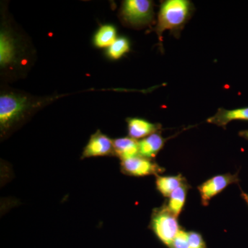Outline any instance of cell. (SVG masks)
Wrapping results in <instances>:
<instances>
[{
    "label": "cell",
    "mask_w": 248,
    "mask_h": 248,
    "mask_svg": "<svg viewBox=\"0 0 248 248\" xmlns=\"http://www.w3.org/2000/svg\"><path fill=\"white\" fill-rule=\"evenodd\" d=\"M190 188L191 186L188 183L184 184L174 190L169 197L167 202H166L171 213L177 217H179L182 213L187 199V192Z\"/></svg>",
    "instance_id": "4fadbf2b"
},
{
    "label": "cell",
    "mask_w": 248,
    "mask_h": 248,
    "mask_svg": "<svg viewBox=\"0 0 248 248\" xmlns=\"http://www.w3.org/2000/svg\"><path fill=\"white\" fill-rule=\"evenodd\" d=\"M188 247V232L181 229L176 237L173 240L169 248H187Z\"/></svg>",
    "instance_id": "ac0fdd59"
},
{
    "label": "cell",
    "mask_w": 248,
    "mask_h": 248,
    "mask_svg": "<svg viewBox=\"0 0 248 248\" xmlns=\"http://www.w3.org/2000/svg\"><path fill=\"white\" fill-rule=\"evenodd\" d=\"M194 9L193 4L188 0H166L161 3L155 29L161 45L165 31H170L174 36L179 35L190 19Z\"/></svg>",
    "instance_id": "6da1fadb"
},
{
    "label": "cell",
    "mask_w": 248,
    "mask_h": 248,
    "mask_svg": "<svg viewBox=\"0 0 248 248\" xmlns=\"http://www.w3.org/2000/svg\"><path fill=\"white\" fill-rule=\"evenodd\" d=\"M239 172L235 174H218L205 181L197 187L202 205L208 206L213 197L223 192L228 186L232 184H239Z\"/></svg>",
    "instance_id": "8992f818"
},
{
    "label": "cell",
    "mask_w": 248,
    "mask_h": 248,
    "mask_svg": "<svg viewBox=\"0 0 248 248\" xmlns=\"http://www.w3.org/2000/svg\"><path fill=\"white\" fill-rule=\"evenodd\" d=\"M241 198L243 199L246 202V203L248 205V193H246V192H244V191L241 190Z\"/></svg>",
    "instance_id": "ffe728a7"
},
{
    "label": "cell",
    "mask_w": 248,
    "mask_h": 248,
    "mask_svg": "<svg viewBox=\"0 0 248 248\" xmlns=\"http://www.w3.org/2000/svg\"><path fill=\"white\" fill-rule=\"evenodd\" d=\"M187 182L182 174L175 176H161L156 177L155 186L158 192L163 197L169 198L171 194L178 187L187 184Z\"/></svg>",
    "instance_id": "8fae6325"
},
{
    "label": "cell",
    "mask_w": 248,
    "mask_h": 248,
    "mask_svg": "<svg viewBox=\"0 0 248 248\" xmlns=\"http://www.w3.org/2000/svg\"><path fill=\"white\" fill-rule=\"evenodd\" d=\"M106 156H115L113 140L98 130L90 138L84 147L81 159Z\"/></svg>",
    "instance_id": "52a82bcc"
},
{
    "label": "cell",
    "mask_w": 248,
    "mask_h": 248,
    "mask_svg": "<svg viewBox=\"0 0 248 248\" xmlns=\"http://www.w3.org/2000/svg\"><path fill=\"white\" fill-rule=\"evenodd\" d=\"M153 5L149 0H126L121 8V17L125 24L131 27H145L154 19Z\"/></svg>",
    "instance_id": "277c9868"
},
{
    "label": "cell",
    "mask_w": 248,
    "mask_h": 248,
    "mask_svg": "<svg viewBox=\"0 0 248 248\" xmlns=\"http://www.w3.org/2000/svg\"><path fill=\"white\" fill-rule=\"evenodd\" d=\"M40 102L25 95L9 93L0 97V127L2 134L9 133Z\"/></svg>",
    "instance_id": "7a4b0ae2"
},
{
    "label": "cell",
    "mask_w": 248,
    "mask_h": 248,
    "mask_svg": "<svg viewBox=\"0 0 248 248\" xmlns=\"http://www.w3.org/2000/svg\"><path fill=\"white\" fill-rule=\"evenodd\" d=\"M120 170L124 174L130 177H143L147 176L160 175L166 171L154 160L143 156H134L128 159L121 160Z\"/></svg>",
    "instance_id": "5b68a950"
},
{
    "label": "cell",
    "mask_w": 248,
    "mask_h": 248,
    "mask_svg": "<svg viewBox=\"0 0 248 248\" xmlns=\"http://www.w3.org/2000/svg\"><path fill=\"white\" fill-rule=\"evenodd\" d=\"M117 31L111 25H104L100 27L94 38V45L99 48L110 47L117 40Z\"/></svg>",
    "instance_id": "9a60e30c"
},
{
    "label": "cell",
    "mask_w": 248,
    "mask_h": 248,
    "mask_svg": "<svg viewBox=\"0 0 248 248\" xmlns=\"http://www.w3.org/2000/svg\"><path fill=\"white\" fill-rule=\"evenodd\" d=\"M166 139L160 133L152 134L139 141L140 155L150 159H154L164 147Z\"/></svg>",
    "instance_id": "30bf717a"
},
{
    "label": "cell",
    "mask_w": 248,
    "mask_h": 248,
    "mask_svg": "<svg viewBox=\"0 0 248 248\" xmlns=\"http://www.w3.org/2000/svg\"><path fill=\"white\" fill-rule=\"evenodd\" d=\"M128 133L130 138L140 140L150 136L152 134L159 133L161 130V124H153L141 118H128L127 120Z\"/></svg>",
    "instance_id": "ba28073f"
},
{
    "label": "cell",
    "mask_w": 248,
    "mask_h": 248,
    "mask_svg": "<svg viewBox=\"0 0 248 248\" xmlns=\"http://www.w3.org/2000/svg\"><path fill=\"white\" fill-rule=\"evenodd\" d=\"M113 145L115 156L120 158V160L140 155L139 141L130 137L115 139L113 140Z\"/></svg>",
    "instance_id": "7c38bea8"
},
{
    "label": "cell",
    "mask_w": 248,
    "mask_h": 248,
    "mask_svg": "<svg viewBox=\"0 0 248 248\" xmlns=\"http://www.w3.org/2000/svg\"><path fill=\"white\" fill-rule=\"evenodd\" d=\"M149 228L156 239L169 248L182 228L178 221V217L171 213L165 202L159 208L153 209Z\"/></svg>",
    "instance_id": "3957f363"
},
{
    "label": "cell",
    "mask_w": 248,
    "mask_h": 248,
    "mask_svg": "<svg viewBox=\"0 0 248 248\" xmlns=\"http://www.w3.org/2000/svg\"><path fill=\"white\" fill-rule=\"evenodd\" d=\"M239 135L240 137L244 138L245 140H248V130H242V131H240Z\"/></svg>",
    "instance_id": "d6986e66"
},
{
    "label": "cell",
    "mask_w": 248,
    "mask_h": 248,
    "mask_svg": "<svg viewBox=\"0 0 248 248\" xmlns=\"http://www.w3.org/2000/svg\"><path fill=\"white\" fill-rule=\"evenodd\" d=\"M187 248H207L203 236L198 232H188V247Z\"/></svg>",
    "instance_id": "e0dca14e"
},
{
    "label": "cell",
    "mask_w": 248,
    "mask_h": 248,
    "mask_svg": "<svg viewBox=\"0 0 248 248\" xmlns=\"http://www.w3.org/2000/svg\"><path fill=\"white\" fill-rule=\"evenodd\" d=\"M130 50V43L125 37H120L108 49V55L113 60H118Z\"/></svg>",
    "instance_id": "2e32d148"
},
{
    "label": "cell",
    "mask_w": 248,
    "mask_h": 248,
    "mask_svg": "<svg viewBox=\"0 0 248 248\" xmlns=\"http://www.w3.org/2000/svg\"><path fill=\"white\" fill-rule=\"evenodd\" d=\"M232 121L248 122V107L233 110L218 108L215 115L207 120L208 123L215 124L224 129H226V125Z\"/></svg>",
    "instance_id": "9c48e42d"
},
{
    "label": "cell",
    "mask_w": 248,
    "mask_h": 248,
    "mask_svg": "<svg viewBox=\"0 0 248 248\" xmlns=\"http://www.w3.org/2000/svg\"><path fill=\"white\" fill-rule=\"evenodd\" d=\"M16 48L14 39L5 32L0 37V63L5 66L12 63L16 58Z\"/></svg>",
    "instance_id": "5bb4252c"
}]
</instances>
